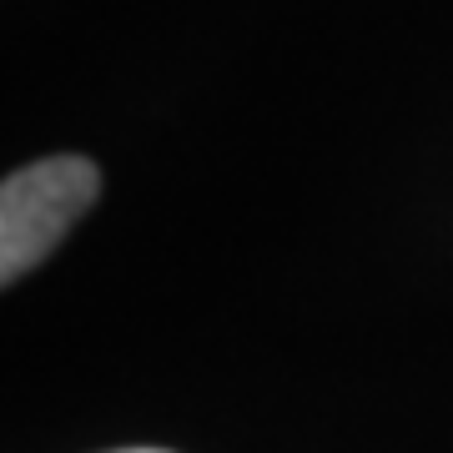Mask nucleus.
Instances as JSON below:
<instances>
[{
  "label": "nucleus",
  "instance_id": "2",
  "mask_svg": "<svg viewBox=\"0 0 453 453\" xmlns=\"http://www.w3.org/2000/svg\"><path fill=\"white\" fill-rule=\"evenodd\" d=\"M121 453H166V449H121Z\"/></svg>",
  "mask_w": 453,
  "mask_h": 453
},
{
  "label": "nucleus",
  "instance_id": "1",
  "mask_svg": "<svg viewBox=\"0 0 453 453\" xmlns=\"http://www.w3.org/2000/svg\"><path fill=\"white\" fill-rule=\"evenodd\" d=\"M101 172L86 157H41L0 187V282L41 267L61 237L96 207Z\"/></svg>",
  "mask_w": 453,
  "mask_h": 453
}]
</instances>
